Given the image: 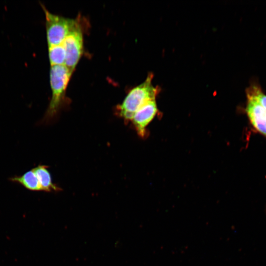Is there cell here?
<instances>
[{"label":"cell","instance_id":"obj_1","mask_svg":"<svg viewBox=\"0 0 266 266\" xmlns=\"http://www.w3.org/2000/svg\"><path fill=\"white\" fill-rule=\"evenodd\" d=\"M72 73L65 65L51 66L49 76L51 98L42 120V122L48 123L51 122L62 108Z\"/></svg>","mask_w":266,"mask_h":266},{"label":"cell","instance_id":"obj_2","mask_svg":"<svg viewBox=\"0 0 266 266\" xmlns=\"http://www.w3.org/2000/svg\"><path fill=\"white\" fill-rule=\"evenodd\" d=\"M153 74L150 73L140 84L131 89L123 102L116 107V114L125 121H131L134 113L148 101L155 99L159 88L153 85Z\"/></svg>","mask_w":266,"mask_h":266},{"label":"cell","instance_id":"obj_3","mask_svg":"<svg viewBox=\"0 0 266 266\" xmlns=\"http://www.w3.org/2000/svg\"><path fill=\"white\" fill-rule=\"evenodd\" d=\"M45 17V27L48 47L63 44L77 20L69 19L51 13L40 3Z\"/></svg>","mask_w":266,"mask_h":266},{"label":"cell","instance_id":"obj_4","mask_svg":"<svg viewBox=\"0 0 266 266\" xmlns=\"http://www.w3.org/2000/svg\"><path fill=\"white\" fill-rule=\"evenodd\" d=\"M63 45L66 54L65 65L73 72L83 52V31L78 20L68 33Z\"/></svg>","mask_w":266,"mask_h":266},{"label":"cell","instance_id":"obj_5","mask_svg":"<svg viewBox=\"0 0 266 266\" xmlns=\"http://www.w3.org/2000/svg\"><path fill=\"white\" fill-rule=\"evenodd\" d=\"M247 102L245 111L253 127L266 137V110L259 103L251 90H245Z\"/></svg>","mask_w":266,"mask_h":266},{"label":"cell","instance_id":"obj_6","mask_svg":"<svg viewBox=\"0 0 266 266\" xmlns=\"http://www.w3.org/2000/svg\"><path fill=\"white\" fill-rule=\"evenodd\" d=\"M157 112L158 108L155 99L148 101L134 113L131 121L139 136L143 137L145 135L147 126Z\"/></svg>","mask_w":266,"mask_h":266},{"label":"cell","instance_id":"obj_7","mask_svg":"<svg viewBox=\"0 0 266 266\" xmlns=\"http://www.w3.org/2000/svg\"><path fill=\"white\" fill-rule=\"evenodd\" d=\"M32 169L37 177L42 191L51 192L60 190L59 188L53 183L47 166L38 165Z\"/></svg>","mask_w":266,"mask_h":266},{"label":"cell","instance_id":"obj_8","mask_svg":"<svg viewBox=\"0 0 266 266\" xmlns=\"http://www.w3.org/2000/svg\"><path fill=\"white\" fill-rule=\"evenodd\" d=\"M9 180L23 185L32 191H42L35 173L32 169L20 176L10 177Z\"/></svg>","mask_w":266,"mask_h":266},{"label":"cell","instance_id":"obj_9","mask_svg":"<svg viewBox=\"0 0 266 266\" xmlns=\"http://www.w3.org/2000/svg\"><path fill=\"white\" fill-rule=\"evenodd\" d=\"M48 56L51 66L65 65L66 54L63 44L48 47Z\"/></svg>","mask_w":266,"mask_h":266},{"label":"cell","instance_id":"obj_10","mask_svg":"<svg viewBox=\"0 0 266 266\" xmlns=\"http://www.w3.org/2000/svg\"><path fill=\"white\" fill-rule=\"evenodd\" d=\"M248 87L259 103L266 110V95L264 93L260 85L258 83L252 82Z\"/></svg>","mask_w":266,"mask_h":266}]
</instances>
